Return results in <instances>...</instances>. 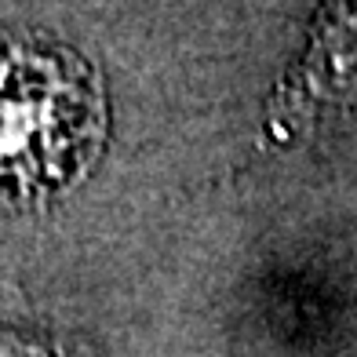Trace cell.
I'll return each instance as SVG.
<instances>
[{
	"mask_svg": "<svg viewBox=\"0 0 357 357\" xmlns=\"http://www.w3.org/2000/svg\"><path fill=\"white\" fill-rule=\"evenodd\" d=\"M106 135L99 77L66 47H0V201L84 175Z\"/></svg>",
	"mask_w": 357,
	"mask_h": 357,
	"instance_id": "1",
	"label": "cell"
},
{
	"mask_svg": "<svg viewBox=\"0 0 357 357\" xmlns=\"http://www.w3.org/2000/svg\"><path fill=\"white\" fill-rule=\"evenodd\" d=\"M357 99V0H321L310 47L270 99V132L291 139L317 113Z\"/></svg>",
	"mask_w": 357,
	"mask_h": 357,
	"instance_id": "2",
	"label": "cell"
}]
</instances>
